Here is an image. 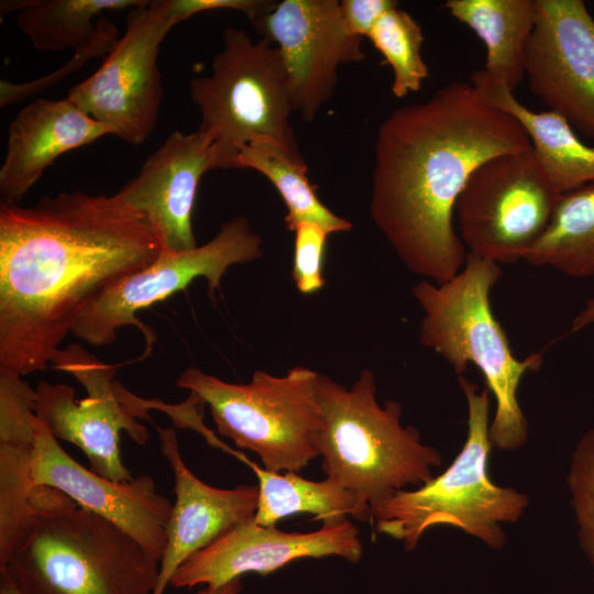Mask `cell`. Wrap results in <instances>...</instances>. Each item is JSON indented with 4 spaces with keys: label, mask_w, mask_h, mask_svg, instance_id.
Here are the masks:
<instances>
[{
    "label": "cell",
    "mask_w": 594,
    "mask_h": 594,
    "mask_svg": "<svg viewBox=\"0 0 594 594\" xmlns=\"http://www.w3.org/2000/svg\"><path fill=\"white\" fill-rule=\"evenodd\" d=\"M161 252L147 222L116 194L0 204V373L46 370L87 304Z\"/></svg>",
    "instance_id": "6da1fadb"
},
{
    "label": "cell",
    "mask_w": 594,
    "mask_h": 594,
    "mask_svg": "<svg viewBox=\"0 0 594 594\" xmlns=\"http://www.w3.org/2000/svg\"><path fill=\"white\" fill-rule=\"evenodd\" d=\"M530 145L516 118L488 103L471 82L449 84L381 123L372 220L409 272L443 284L468 256L453 216L469 177L487 160Z\"/></svg>",
    "instance_id": "7a4b0ae2"
},
{
    "label": "cell",
    "mask_w": 594,
    "mask_h": 594,
    "mask_svg": "<svg viewBox=\"0 0 594 594\" xmlns=\"http://www.w3.org/2000/svg\"><path fill=\"white\" fill-rule=\"evenodd\" d=\"M502 276L501 265L468 252L462 270L443 284L427 279L411 293L424 316L420 343L440 354L458 376L470 364L482 373L494 397L490 424L493 448L515 451L528 441V421L520 407L518 389L526 373L537 371L542 354L518 360L491 304V292Z\"/></svg>",
    "instance_id": "3957f363"
},
{
    "label": "cell",
    "mask_w": 594,
    "mask_h": 594,
    "mask_svg": "<svg viewBox=\"0 0 594 594\" xmlns=\"http://www.w3.org/2000/svg\"><path fill=\"white\" fill-rule=\"evenodd\" d=\"M376 392L375 375L366 369L350 389L319 376L321 469L371 510L408 485H424L442 464L441 453L424 444L415 427L402 425V404L388 399L381 406Z\"/></svg>",
    "instance_id": "277c9868"
},
{
    "label": "cell",
    "mask_w": 594,
    "mask_h": 594,
    "mask_svg": "<svg viewBox=\"0 0 594 594\" xmlns=\"http://www.w3.org/2000/svg\"><path fill=\"white\" fill-rule=\"evenodd\" d=\"M468 406L465 441L451 464L417 490H402L372 507L381 534L402 541L406 551L418 546L430 528L444 525L477 538L492 549L507 542L504 524L520 520L527 494L501 486L488 475L491 393L458 376Z\"/></svg>",
    "instance_id": "5b68a950"
},
{
    "label": "cell",
    "mask_w": 594,
    "mask_h": 594,
    "mask_svg": "<svg viewBox=\"0 0 594 594\" xmlns=\"http://www.w3.org/2000/svg\"><path fill=\"white\" fill-rule=\"evenodd\" d=\"M161 560L81 507L42 518L6 569L21 594H153Z\"/></svg>",
    "instance_id": "8992f818"
},
{
    "label": "cell",
    "mask_w": 594,
    "mask_h": 594,
    "mask_svg": "<svg viewBox=\"0 0 594 594\" xmlns=\"http://www.w3.org/2000/svg\"><path fill=\"white\" fill-rule=\"evenodd\" d=\"M189 89L201 117L198 130L213 141L216 168H239L240 152L256 141H272L302 157L290 123L294 108L283 58L268 40L226 28L210 75L191 78Z\"/></svg>",
    "instance_id": "52a82bcc"
},
{
    "label": "cell",
    "mask_w": 594,
    "mask_h": 594,
    "mask_svg": "<svg viewBox=\"0 0 594 594\" xmlns=\"http://www.w3.org/2000/svg\"><path fill=\"white\" fill-rule=\"evenodd\" d=\"M319 376L294 366L283 376L258 370L249 383L237 384L188 366L176 386L207 404L218 432L256 453L265 470L298 472L319 457Z\"/></svg>",
    "instance_id": "ba28073f"
},
{
    "label": "cell",
    "mask_w": 594,
    "mask_h": 594,
    "mask_svg": "<svg viewBox=\"0 0 594 594\" xmlns=\"http://www.w3.org/2000/svg\"><path fill=\"white\" fill-rule=\"evenodd\" d=\"M54 369L74 376L87 397L76 399L72 386L41 381L35 388V410L52 435L75 444L87 457L90 470L114 482L133 480L120 451L121 431L138 444H145L147 429L138 418L151 419L143 400L113 381L116 365L100 361L78 343L59 349Z\"/></svg>",
    "instance_id": "9c48e42d"
},
{
    "label": "cell",
    "mask_w": 594,
    "mask_h": 594,
    "mask_svg": "<svg viewBox=\"0 0 594 594\" xmlns=\"http://www.w3.org/2000/svg\"><path fill=\"white\" fill-rule=\"evenodd\" d=\"M262 255V238L245 217H234L205 244L185 252L162 250L153 263L109 286L87 304L70 333L90 345L102 346L111 344L120 329L133 326L144 336L146 348L142 358H145L155 342V333L138 319L140 310L185 289L198 277L207 280L209 298L215 302L228 268Z\"/></svg>",
    "instance_id": "30bf717a"
},
{
    "label": "cell",
    "mask_w": 594,
    "mask_h": 594,
    "mask_svg": "<svg viewBox=\"0 0 594 594\" xmlns=\"http://www.w3.org/2000/svg\"><path fill=\"white\" fill-rule=\"evenodd\" d=\"M560 195L530 146L494 156L469 177L454 207L470 253L501 264L524 260Z\"/></svg>",
    "instance_id": "8fae6325"
},
{
    "label": "cell",
    "mask_w": 594,
    "mask_h": 594,
    "mask_svg": "<svg viewBox=\"0 0 594 594\" xmlns=\"http://www.w3.org/2000/svg\"><path fill=\"white\" fill-rule=\"evenodd\" d=\"M176 24L172 0H145L128 10L123 35L67 98L112 135L142 144L156 127L163 98L160 47Z\"/></svg>",
    "instance_id": "7c38bea8"
},
{
    "label": "cell",
    "mask_w": 594,
    "mask_h": 594,
    "mask_svg": "<svg viewBox=\"0 0 594 594\" xmlns=\"http://www.w3.org/2000/svg\"><path fill=\"white\" fill-rule=\"evenodd\" d=\"M250 23L278 48L294 111L307 122L332 97L339 67L365 58L363 38L348 30L339 0H283Z\"/></svg>",
    "instance_id": "4fadbf2b"
},
{
    "label": "cell",
    "mask_w": 594,
    "mask_h": 594,
    "mask_svg": "<svg viewBox=\"0 0 594 594\" xmlns=\"http://www.w3.org/2000/svg\"><path fill=\"white\" fill-rule=\"evenodd\" d=\"M531 92L594 140V19L582 0H536L526 47Z\"/></svg>",
    "instance_id": "5bb4252c"
},
{
    "label": "cell",
    "mask_w": 594,
    "mask_h": 594,
    "mask_svg": "<svg viewBox=\"0 0 594 594\" xmlns=\"http://www.w3.org/2000/svg\"><path fill=\"white\" fill-rule=\"evenodd\" d=\"M31 466L36 485L59 490L79 507L112 522L162 559L173 503L158 493L150 475L114 482L86 469L61 447L38 415Z\"/></svg>",
    "instance_id": "9a60e30c"
},
{
    "label": "cell",
    "mask_w": 594,
    "mask_h": 594,
    "mask_svg": "<svg viewBox=\"0 0 594 594\" xmlns=\"http://www.w3.org/2000/svg\"><path fill=\"white\" fill-rule=\"evenodd\" d=\"M253 518L184 562L169 585L215 588L248 573L267 575L298 559L336 556L358 563L362 557L359 530L349 519L310 532H286L257 525Z\"/></svg>",
    "instance_id": "2e32d148"
},
{
    "label": "cell",
    "mask_w": 594,
    "mask_h": 594,
    "mask_svg": "<svg viewBox=\"0 0 594 594\" xmlns=\"http://www.w3.org/2000/svg\"><path fill=\"white\" fill-rule=\"evenodd\" d=\"M215 168L209 134L174 131L116 195L147 222L163 251H189L197 246L191 219L199 182Z\"/></svg>",
    "instance_id": "e0dca14e"
},
{
    "label": "cell",
    "mask_w": 594,
    "mask_h": 594,
    "mask_svg": "<svg viewBox=\"0 0 594 594\" xmlns=\"http://www.w3.org/2000/svg\"><path fill=\"white\" fill-rule=\"evenodd\" d=\"M162 455L174 475L175 502L166 527V547L153 594H164L177 569L224 534L254 517L258 485L218 488L185 464L173 428L157 427Z\"/></svg>",
    "instance_id": "ac0fdd59"
},
{
    "label": "cell",
    "mask_w": 594,
    "mask_h": 594,
    "mask_svg": "<svg viewBox=\"0 0 594 594\" xmlns=\"http://www.w3.org/2000/svg\"><path fill=\"white\" fill-rule=\"evenodd\" d=\"M112 134L69 98H40L26 105L8 130L0 168L1 204L20 205L45 169L68 151Z\"/></svg>",
    "instance_id": "d6986e66"
},
{
    "label": "cell",
    "mask_w": 594,
    "mask_h": 594,
    "mask_svg": "<svg viewBox=\"0 0 594 594\" xmlns=\"http://www.w3.org/2000/svg\"><path fill=\"white\" fill-rule=\"evenodd\" d=\"M471 84L491 105L512 114L527 133L536 157L559 195L594 184V146L584 143L571 124L554 111L536 112L483 69Z\"/></svg>",
    "instance_id": "ffe728a7"
},
{
    "label": "cell",
    "mask_w": 594,
    "mask_h": 594,
    "mask_svg": "<svg viewBox=\"0 0 594 594\" xmlns=\"http://www.w3.org/2000/svg\"><path fill=\"white\" fill-rule=\"evenodd\" d=\"M450 15L486 47L483 72L514 92L525 76L526 47L536 21V0H448Z\"/></svg>",
    "instance_id": "44dd1931"
},
{
    "label": "cell",
    "mask_w": 594,
    "mask_h": 594,
    "mask_svg": "<svg viewBox=\"0 0 594 594\" xmlns=\"http://www.w3.org/2000/svg\"><path fill=\"white\" fill-rule=\"evenodd\" d=\"M232 454L244 461L258 480V502L254 515L257 525L276 527V524L294 514L307 513L322 525H338L352 518L373 521L372 510L361 504L350 490L337 481H310L296 472L275 473L261 468L244 454Z\"/></svg>",
    "instance_id": "7402d4cb"
},
{
    "label": "cell",
    "mask_w": 594,
    "mask_h": 594,
    "mask_svg": "<svg viewBox=\"0 0 594 594\" xmlns=\"http://www.w3.org/2000/svg\"><path fill=\"white\" fill-rule=\"evenodd\" d=\"M34 443H0V569L6 568L37 522L65 510L69 498L32 479Z\"/></svg>",
    "instance_id": "603a6c76"
},
{
    "label": "cell",
    "mask_w": 594,
    "mask_h": 594,
    "mask_svg": "<svg viewBox=\"0 0 594 594\" xmlns=\"http://www.w3.org/2000/svg\"><path fill=\"white\" fill-rule=\"evenodd\" d=\"M144 0H6L1 14L18 11L16 23L38 51L85 47L95 36L101 15L130 10Z\"/></svg>",
    "instance_id": "cb8c5ba5"
},
{
    "label": "cell",
    "mask_w": 594,
    "mask_h": 594,
    "mask_svg": "<svg viewBox=\"0 0 594 594\" xmlns=\"http://www.w3.org/2000/svg\"><path fill=\"white\" fill-rule=\"evenodd\" d=\"M524 260L572 277L594 276V184L560 195L546 230Z\"/></svg>",
    "instance_id": "d4e9b609"
},
{
    "label": "cell",
    "mask_w": 594,
    "mask_h": 594,
    "mask_svg": "<svg viewBox=\"0 0 594 594\" xmlns=\"http://www.w3.org/2000/svg\"><path fill=\"white\" fill-rule=\"evenodd\" d=\"M238 167L255 169L274 185L286 206L285 223L289 231L301 222L316 223L329 234L352 229V222L333 213L319 200L307 177L305 160L292 155L279 144L250 143L240 152Z\"/></svg>",
    "instance_id": "484cf974"
},
{
    "label": "cell",
    "mask_w": 594,
    "mask_h": 594,
    "mask_svg": "<svg viewBox=\"0 0 594 594\" xmlns=\"http://www.w3.org/2000/svg\"><path fill=\"white\" fill-rule=\"evenodd\" d=\"M367 37L393 70V95L404 98L420 90L428 77L421 55L425 36L420 24L396 7L381 16Z\"/></svg>",
    "instance_id": "4316f807"
},
{
    "label": "cell",
    "mask_w": 594,
    "mask_h": 594,
    "mask_svg": "<svg viewBox=\"0 0 594 594\" xmlns=\"http://www.w3.org/2000/svg\"><path fill=\"white\" fill-rule=\"evenodd\" d=\"M580 547L594 569V428L576 442L566 475Z\"/></svg>",
    "instance_id": "83f0119b"
},
{
    "label": "cell",
    "mask_w": 594,
    "mask_h": 594,
    "mask_svg": "<svg viewBox=\"0 0 594 594\" xmlns=\"http://www.w3.org/2000/svg\"><path fill=\"white\" fill-rule=\"evenodd\" d=\"M118 28L106 14L101 15L92 40L82 48L74 52L67 64L55 72L28 82L0 81V106L6 107L19 102L32 95L43 91L78 70L89 59L105 57L113 47L118 38Z\"/></svg>",
    "instance_id": "f1b7e54d"
},
{
    "label": "cell",
    "mask_w": 594,
    "mask_h": 594,
    "mask_svg": "<svg viewBox=\"0 0 594 594\" xmlns=\"http://www.w3.org/2000/svg\"><path fill=\"white\" fill-rule=\"evenodd\" d=\"M294 232L293 279L301 294H315L324 286L323 255L329 233L312 222L299 223Z\"/></svg>",
    "instance_id": "f546056e"
},
{
    "label": "cell",
    "mask_w": 594,
    "mask_h": 594,
    "mask_svg": "<svg viewBox=\"0 0 594 594\" xmlns=\"http://www.w3.org/2000/svg\"><path fill=\"white\" fill-rule=\"evenodd\" d=\"M276 3L272 0H172V8L178 24L197 13L212 10L240 11L250 21L271 11Z\"/></svg>",
    "instance_id": "4dcf8cb0"
},
{
    "label": "cell",
    "mask_w": 594,
    "mask_h": 594,
    "mask_svg": "<svg viewBox=\"0 0 594 594\" xmlns=\"http://www.w3.org/2000/svg\"><path fill=\"white\" fill-rule=\"evenodd\" d=\"M398 7L394 0H342L340 10L348 30L356 36H369L376 22L391 9Z\"/></svg>",
    "instance_id": "1f68e13d"
},
{
    "label": "cell",
    "mask_w": 594,
    "mask_h": 594,
    "mask_svg": "<svg viewBox=\"0 0 594 594\" xmlns=\"http://www.w3.org/2000/svg\"><path fill=\"white\" fill-rule=\"evenodd\" d=\"M592 324H594V297L587 299L584 307L572 319L570 332H579Z\"/></svg>",
    "instance_id": "d6a6232c"
},
{
    "label": "cell",
    "mask_w": 594,
    "mask_h": 594,
    "mask_svg": "<svg viewBox=\"0 0 594 594\" xmlns=\"http://www.w3.org/2000/svg\"><path fill=\"white\" fill-rule=\"evenodd\" d=\"M242 591V581L240 579H235L224 585H221L219 587H209L205 586L194 594H240Z\"/></svg>",
    "instance_id": "836d02e7"
},
{
    "label": "cell",
    "mask_w": 594,
    "mask_h": 594,
    "mask_svg": "<svg viewBox=\"0 0 594 594\" xmlns=\"http://www.w3.org/2000/svg\"><path fill=\"white\" fill-rule=\"evenodd\" d=\"M0 594H21L14 580L6 569H0Z\"/></svg>",
    "instance_id": "e575fe53"
}]
</instances>
